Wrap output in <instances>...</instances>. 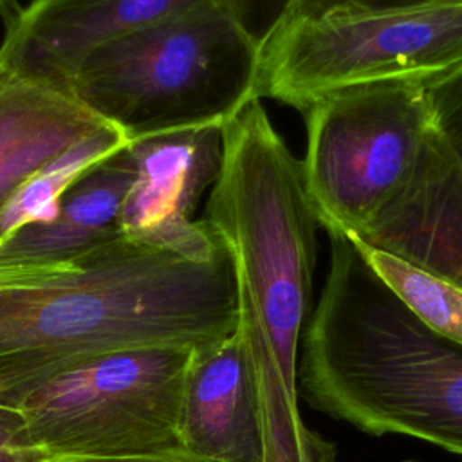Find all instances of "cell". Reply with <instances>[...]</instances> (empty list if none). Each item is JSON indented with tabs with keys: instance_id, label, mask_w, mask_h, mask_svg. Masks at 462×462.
Returning a JSON list of instances; mask_svg holds the SVG:
<instances>
[{
	"instance_id": "obj_1",
	"label": "cell",
	"mask_w": 462,
	"mask_h": 462,
	"mask_svg": "<svg viewBox=\"0 0 462 462\" xmlns=\"http://www.w3.org/2000/svg\"><path fill=\"white\" fill-rule=\"evenodd\" d=\"M238 319L226 251L211 260L119 236L63 274L0 289V404L103 356L146 346L200 348Z\"/></svg>"
},
{
	"instance_id": "obj_2",
	"label": "cell",
	"mask_w": 462,
	"mask_h": 462,
	"mask_svg": "<svg viewBox=\"0 0 462 462\" xmlns=\"http://www.w3.org/2000/svg\"><path fill=\"white\" fill-rule=\"evenodd\" d=\"M328 238L325 285L300 346V397L366 433L462 455V345L426 327L350 236Z\"/></svg>"
},
{
	"instance_id": "obj_3",
	"label": "cell",
	"mask_w": 462,
	"mask_h": 462,
	"mask_svg": "<svg viewBox=\"0 0 462 462\" xmlns=\"http://www.w3.org/2000/svg\"><path fill=\"white\" fill-rule=\"evenodd\" d=\"M260 45L222 0H200L108 42L69 79L128 139L224 125L253 97Z\"/></svg>"
},
{
	"instance_id": "obj_4",
	"label": "cell",
	"mask_w": 462,
	"mask_h": 462,
	"mask_svg": "<svg viewBox=\"0 0 462 462\" xmlns=\"http://www.w3.org/2000/svg\"><path fill=\"white\" fill-rule=\"evenodd\" d=\"M462 67V0L420 7L339 11L278 25L258 49L254 99L305 112L357 85L426 87Z\"/></svg>"
},
{
	"instance_id": "obj_5",
	"label": "cell",
	"mask_w": 462,
	"mask_h": 462,
	"mask_svg": "<svg viewBox=\"0 0 462 462\" xmlns=\"http://www.w3.org/2000/svg\"><path fill=\"white\" fill-rule=\"evenodd\" d=\"M191 350H121L43 383L16 404L31 442L47 457L188 455L179 417Z\"/></svg>"
},
{
	"instance_id": "obj_6",
	"label": "cell",
	"mask_w": 462,
	"mask_h": 462,
	"mask_svg": "<svg viewBox=\"0 0 462 462\" xmlns=\"http://www.w3.org/2000/svg\"><path fill=\"white\" fill-rule=\"evenodd\" d=\"M305 186L328 235L359 236L408 184L431 130L424 87L372 83L307 106Z\"/></svg>"
},
{
	"instance_id": "obj_7",
	"label": "cell",
	"mask_w": 462,
	"mask_h": 462,
	"mask_svg": "<svg viewBox=\"0 0 462 462\" xmlns=\"http://www.w3.org/2000/svg\"><path fill=\"white\" fill-rule=\"evenodd\" d=\"M222 126L179 128L128 144L135 179L121 208L123 236L191 260L222 253L224 245L195 217L220 170Z\"/></svg>"
},
{
	"instance_id": "obj_8",
	"label": "cell",
	"mask_w": 462,
	"mask_h": 462,
	"mask_svg": "<svg viewBox=\"0 0 462 462\" xmlns=\"http://www.w3.org/2000/svg\"><path fill=\"white\" fill-rule=\"evenodd\" d=\"M352 240L462 289V168L433 130L408 184Z\"/></svg>"
},
{
	"instance_id": "obj_9",
	"label": "cell",
	"mask_w": 462,
	"mask_h": 462,
	"mask_svg": "<svg viewBox=\"0 0 462 462\" xmlns=\"http://www.w3.org/2000/svg\"><path fill=\"white\" fill-rule=\"evenodd\" d=\"M180 439L208 462H265L260 404L249 354L235 330L193 348L180 397Z\"/></svg>"
},
{
	"instance_id": "obj_10",
	"label": "cell",
	"mask_w": 462,
	"mask_h": 462,
	"mask_svg": "<svg viewBox=\"0 0 462 462\" xmlns=\"http://www.w3.org/2000/svg\"><path fill=\"white\" fill-rule=\"evenodd\" d=\"M197 2L200 0H31L5 23L0 47L20 65L69 85L83 58L97 47Z\"/></svg>"
},
{
	"instance_id": "obj_11",
	"label": "cell",
	"mask_w": 462,
	"mask_h": 462,
	"mask_svg": "<svg viewBox=\"0 0 462 462\" xmlns=\"http://www.w3.org/2000/svg\"><path fill=\"white\" fill-rule=\"evenodd\" d=\"M108 126L67 83L20 65L0 47V209L40 166Z\"/></svg>"
},
{
	"instance_id": "obj_12",
	"label": "cell",
	"mask_w": 462,
	"mask_h": 462,
	"mask_svg": "<svg viewBox=\"0 0 462 462\" xmlns=\"http://www.w3.org/2000/svg\"><path fill=\"white\" fill-rule=\"evenodd\" d=\"M135 179L126 148L85 173L61 199L58 215L0 244V254L45 263L74 262L119 238V217Z\"/></svg>"
},
{
	"instance_id": "obj_13",
	"label": "cell",
	"mask_w": 462,
	"mask_h": 462,
	"mask_svg": "<svg viewBox=\"0 0 462 462\" xmlns=\"http://www.w3.org/2000/svg\"><path fill=\"white\" fill-rule=\"evenodd\" d=\"M130 144L116 126L83 137L29 175L0 209V244L18 231L52 220L65 193L92 168Z\"/></svg>"
},
{
	"instance_id": "obj_14",
	"label": "cell",
	"mask_w": 462,
	"mask_h": 462,
	"mask_svg": "<svg viewBox=\"0 0 462 462\" xmlns=\"http://www.w3.org/2000/svg\"><path fill=\"white\" fill-rule=\"evenodd\" d=\"M357 245L374 271L426 327L462 345L460 287L417 269L388 253L361 244Z\"/></svg>"
},
{
	"instance_id": "obj_15",
	"label": "cell",
	"mask_w": 462,
	"mask_h": 462,
	"mask_svg": "<svg viewBox=\"0 0 462 462\" xmlns=\"http://www.w3.org/2000/svg\"><path fill=\"white\" fill-rule=\"evenodd\" d=\"M430 125L462 168V67L424 87Z\"/></svg>"
},
{
	"instance_id": "obj_16",
	"label": "cell",
	"mask_w": 462,
	"mask_h": 462,
	"mask_svg": "<svg viewBox=\"0 0 462 462\" xmlns=\"http://www.w3.org/2000/svg\"><path fill=\"white\" fill-rule=\"evenodd\" d=\"M446 2H460V0H292L291 7L287 9L285 16L278 25L301 20V18L327 14V13H339V11L402 9V7H420V5H433V4H446Z\"/></svg>"
},
{
	"instance_id": "obj_17",
	"label": "cell",
	"mask_w": 462,
	"mask_h": 462,
	"mask_svg": "<svg viewBox=\"0 0 462 462\" xmlns=\"http://www.w3.org/2000/svg\"><path fill=\"white\" fill-rule=\"evenodd\" d=\"M247 34L260 45L282 22L292 0H222Z\"/></svg>"
},
{
	"instance_id": "obj_18",
	"label": "cell",
	"mask_w": 462,
	"mask_h": 462,
	"mask_svg": "<svg viewBox=\"0 0 462 462\" xmlns=\"http://www.w3.org/2000/svg\"><path fill=\"white\" fill-rule=\"evenodd\" d=\"M47 455L36 448L16 406L0 404V462H42Z\"/></svg>"
},
{
	"instance_id": "obj_19",
	"label": "cell",
	"mask_w": 462,
	"mask_h": 462,
	"mask_svg": "<svg viewBox=\"0 0 462 462\" xmlns=\"http://www.w3.org/2000/svg\"><path fill=\"white\" fill-rule=\"evenodd\" d=\"M76 267L74 262H61V263H45V262H29L18 260L11 256L0 254V289L27 285L34 282H42Z\"/></svg>"
},
{
	"instance_id": "obj_20",
	"label": "cell",
	"mask_w": 462,
	"mask_h": 462,
	"mask_svg": "<svg viewBox=\"0 0 462 462\" xmlns=\"http://www.w3.org/2000/svg\"><path fill=\"white\" fill-rule=\"evenodd\" d=\"M42 462H208L191 455L170 457H132V458H74V457H47Z\"/></svg>"
},
{
	"instance_id": "obj_21",
	"label": "cell",
	"mask_w": 462,
	"mask_h": 462,
	"mask_svg": "<svg viewBox=\"0 0 462 462\" xmlns=\"http://www.w3.org/2000/svg\"><path fill=\"white\" fill-rule=\"evenodd\" d=\"M20 9L22 7L18 5L16 0H0V18L5 20V23L11 22L18 14Z\"/></svg>"
},
{
	"instance_id": "obj_22",
	"label": "cell",
	"mask_w": 462,
	"mask_h": 462,
	"mask_svg": "<svg viewBox=\"0 0 462 462\" xmlns=\"http://www.w3.org/2000/svg\"><path fill=\"white\" fill-rule=\"evenodd\" d=\"M406 462H415V460H406Z\"/></svg>"
}]
</instances>
